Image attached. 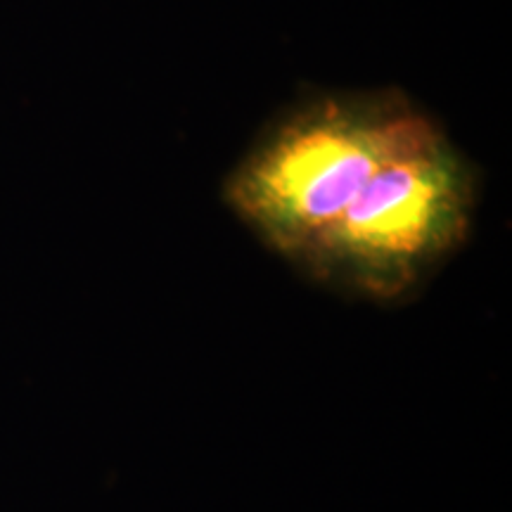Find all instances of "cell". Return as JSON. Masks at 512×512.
<instances>
[{
	"label": "cell",
	"mask_w": 512,
	"mask_h": 512,
	"mask_svg": "<svg viewBox=\"0 0 512 512\" xmlns=\"http://www.w3.org/2000/svg\"><path fill=\"white\" fill-rule=\"evenodd\" d=\"M425 112L389 86L306 95L261 128L223 178L221 200L297 268Z\"/></svg>",
	"instance_id": "cell-1"
},
{
	"label": "cell",
	"mask_w": 512,
	"mask_h": 512,
	"mask_svg": "<svg viewBox=\"0 0 512 512\" xmlns=\"http://www.w3.org/2000/svg\"><path fill=\"white\" fill-rule=\"evenodd\" d=\"M477 202V166L425 112L297 271L363 302H406L465 247Z\"/></svg>",
	"instance_id": "cell-2"
}]
</instances>
